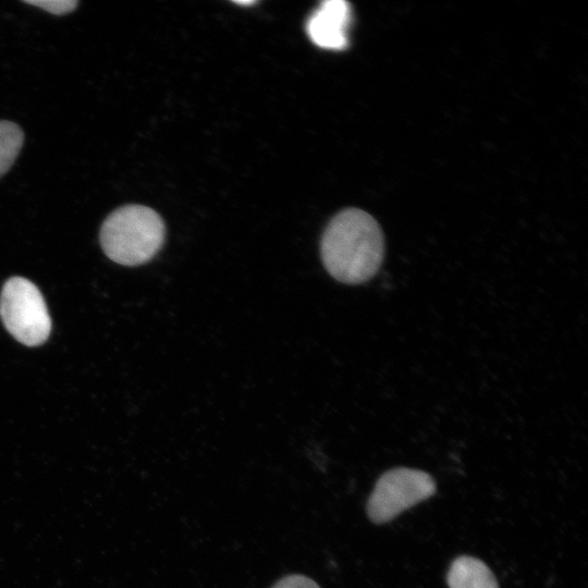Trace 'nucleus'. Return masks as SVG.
Returning <instances> with one entry per match:
<instances>
[{"mask_svg":"<svg viewBox=\"0 0 588 588\" xmlns=\"http://www.w3.org/2000/svg\"><path fill=\"white\" fill-rule=\"evenodd\" d=\"M320 256L328 273L345 284H362L379 270L384 237L379 223L366 211L347 208L326 226Z\"/></svg>","mask_w":588,"mask_h":588,"instance_id":"1","label":"nucleus"},{"mask_svg":"<svg viewBox=\"0 0 588 588\" xmlns=\"http://www.w3.org/2000/svg\"><path fill=\"white\" fill-rule=\"evenodd\" d=\"M166 228L161 217L143 205H125L112 211L100 229L105 254L123 266H139L161 249Z\"/></svg>","mask_w":588,"mask_h":588,"instance_id":"2","label":"nucleus"},{"mask_svg":"<svg viewBox=\"0 0 588 588\" xmlns=\"http://www.w3.org/2000/svg\"><path fill=\"white\" fill-rule=\"evenodd\" d=\"M0 316L7 330L27 346L42 344L51 319L38 287L22 277L9 279L1 291Z\"/></svg>","mask_w":588,"mask_h":588,"instance_id":"3","label":"nucleus"},{"mask_svg":"<svg viewBox=\"0 0 588 588\" xmlns=\"http://www.w3.org/2000/svg\"><path fill=\"white\" fill-rule=\"evenodd\" d=\"M436 492L433 478L419 469L397 467L377 480L367 502L368 517L383 524Z\"/></svg>","mask_w":588,"mask_h":588,"instance_id":"4","label":"nucleus"},{"mask_svg":"<svg viewBox=\"0 0 588 588\" xmlns=\"http://www.w3.org/2000/svg\"><path fill=\"white\" fill-rule=\"evenodd\" d=\"M350 19L351 9L347 2L324 1L308 20V36L320 48L342 50L347 45L346 29Z\"/></svg>","mask_w":588,"mask_h":588,"instance_id":"5","label":"nucleus"},{"mask_svg":"<svg viewBox=\"0 0 588 588\" xmlns=\"http://www.w3.org/2000/svg\"><path fill=\"white\" fill-rule=\"evenodd\" d=\"M450 588H499L490 568L479 559L463 555L456 558L448 572Z\"/></svg>","mask_w":588,"mask_h":588,"instance_id":"6","label":"nucleus"},{"mask_svg":"<svg viewBox=\"0 0 588 588\" xmlns=\"http://www.w3.org/2000/svg\"><path fill=\"white\" fill-rule=\"evenodd\" d=\"M23 143L22 128L14 122L0 120V177L15 161Z\"/></svg>","mask_w":588,"mask_h":588,"instance_id":"7","label":"nucleus"},{"mask_svg":"<svg viewBox=\"0 0 588 588\" xmlns=\"http://www.w3.org/2000/svg\"><path fill=\"white\" fill-rule=\"evenodd\" d=\"M25 2L39 7L40 9L54 15L68 14L74 11L78 4L76 0H27Z\"/></svg>","mask_w":588,"mask_h":588,"instance_id":"8","label":"nucleus"},{"mask_svg":"<svg viewBox=\"0 0 588 588\" xmlns=\"http://www.w3.org/2000/svg\"><path fill=\"white\" fill-rule=\"evenodd\" d=\"M271 588H320L311 578L293 574L278 580Z\"/></svg>","mask_w":588,"mask_h":588,"instance_id":"9","label":"nucleus"},{"mask_svg":"<svg viewBox=\"0 0 588 588\" xmlns=\"http://www.w3.org/2000/svg\"><path fill=\"white\" fill-rule=\"evenodd\" d=\"M238 4H252L253 1H236Z\"/></svg>","mask_w":588,"mask_h":588,"instance_id":"10","label":"nucleus"}]
</instances>
